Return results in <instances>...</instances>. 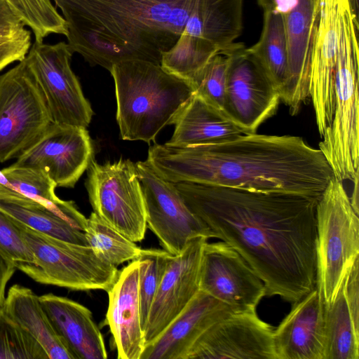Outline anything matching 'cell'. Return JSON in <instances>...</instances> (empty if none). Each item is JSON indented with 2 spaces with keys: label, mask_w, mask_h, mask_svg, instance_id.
Segmentation results:
<instances>
[{
  "label": "cell",
  "mask_w": 359,
  "mask_h": 359,
  "mask_svg": "<svg viewBox=\"0 0 359 359\" xmlns=\"http://www.w3.org/2000/svg\"><path fill=\"white\" fill-rule=\"evenodd\" d=\"M48 358L38 341L0 309V359Z\"/></svg>",
  "instance_id": "34"
},
{
  "label": "cell",
  "mask_w": 359,
  "mask_h": 359,
  "mask_svg": "<svg viewBox=\"0 0 359 359\" xmlns=\"http://www.w3.org/2000/svg\"><path fill=\"white\" fill-rule=\"evenodd\" d=\"M189 209L237 251L266 287L295 303L316 287L319 198L191 182L175 184Z\"/></svg>",
  "instance_id": "1"
},
{
  "label": "cell",
  "mask_w": 359,
  "mask_h": 359,
  "mask_svg": "<svg viewBox=\"0 0 359 359\" xmlns=\"http://www.w3.org/2000/svg\"><path fill=\"white\" fill-rule=\"evenodd\" d=\"M272 6L282 15L287 43V72L280 100L294 115L310 98L306 54L313 4L311 0H274Z\"/></svg>",
  "instance_id": "19"
},
{
  "label": "cell",
  "mask_w": 359,
  "mask_h": 359,
  "mask_svg": "<svg viewBox=\"0 0 359 359\" xmlns=\"http://www.w3.org/2000/svg\"><path fill=\"white\" fill-rule=\"evenodd\" d=\"M274 0H257L259 5L264 9L271 8Z\"/></svg>",
  "instance_id": "41"
},
{
  "label": "cell",
  "mask_w": 359,
  "mask_h": 359,
  "mask_svg": "<svg viewBox=\"0 0 359 359\" xmlns=\"http://www.w3.org/2000/svg\"><path fill=\"white\" fill-rule=\"evenodd\" d=\"M199 290L241 311L256 309L266 296L262 280L242 256L224 241L204 245Z\"/></svg>",
  "instance_id": "15"
},
{
  "label": "cell",
  "mask_w": 359,
  "mask_h": 359,
  "mask_svg": "<svg viewBox=\"0 0 359 359\" xmlns=\"http://www.w3.org/2000/svg\"><path fill=\"white\" fill-rule=\"evenodd\" d=\"M325 348L324 359H358L359 326L351 315L344 280L334 300L324 304Z\"/></svg>",
  "instance_id": "29"
},
{
  "label": "cell",
  "mask_w": 359,
  "mask_h": 359,
  "mask_svg": "<svg viewBox=\"0 0 359 359\" xmlns=\"http://www.w3.org/2000/svg\"><path fill=\"white\" fill-rule=\"evenodd\" d=\"M230 57L224 111L250 133L276 112L280 96L241 42L226 50Z\"/></svg>",
  "instance_id": "13"
},
{
  "label": "cell",
  "mask_w": 359,
  "mask_h": 359,
  "mask_svg": "<svg viewBox=\"0 0 359 359\" xmlns=\"http://www.w3.org/2000/svg\"><path fill=\"white\" fill-rule=\"evenodd\" d=\"M172 257L163 249L151 248L142 249L137 259L140 265L139 296L143 330L154 295Z\"/></svg>",
  "instance_id": "32"
},
{
  "label": "cell",
  "mask_w": 359,
  "mask_h": 359,
  "mask_svg": "<svg viewBox=\"0 0 359 359\" xmlns=\"http://www.w3.org/2000/svg\"><path fill=\"white\" fill-rule=\"evenodd\" d=\"M39 299L75 359L107 358L104 337L87 307L52 293L39 296Z\"/></svg>",
  "instance_id": "22"
},
{
  "label": "cell",
  "mask_w": 359,
  "mask_h": 359,
  "mask_svg": "<svg viewBox=\"0 0 359 359\" xmlns=\"http://www.w3.org/2000/svg\"><path fill=\"white\" fill-rule=\"evenodd\" d=\"M358 32V18L346 5L340 18L334 114L319 143L334 177L341 182L359 177Z\"/></svg>",
  "instance_id": "5"
},
{
  "label": "cell",
  "mask_w": 359,
  "mask_h": 359,
  "mask_svg": "<svg viewBox=\"0 0 359 359\" xmlns=\"http://www.w3.org/2000/svg\"><path fill=\"white\" fill-rule=\"evenodd\" d=\"M13 190L36 201L56 212L76 228L84 231L87 218L72 201L59 198L56 184L42 169L18 166L13 164L1 170Z\"/></svg>",
  "instance_id": "27"
},
{
  "label": "cell",
  "mask_w": 359,
  "mask_h": 359,
  "mask_svg": "<svg viewBox=\"0 0 359 359\" xmlns=\"http://www.w3.org/2000/svg\"><path fill=\"white\" fill-rule=\"evenodd\" d=\"M353 13L358 16V0H349Z\"/></svg>",
  "instance_id": "42"
},
{
  "label": "cell",
  "mask_w": 359,
  "mask_h": 359,
  "mask_svg": "<svg viewBox=\"0 0 359 359\" xmlns=\"http://www.w3.org/2000/svg\"><path fill=\"white\" fill-rule=\"evenodd\" d=\"M200 290L183 311L151 343L140 359H187L194 342L216 323L241 312Z\"/></svg>",
  "instance_id": "18"
},
{
  "label": "cell",
  "mask_w": 359,
  "mask_h": 359,
  "mask_svg": "<svg viewBox=\"0 0 359 359\" xmlns=\"http://www.w3.org/2000/svg\"><path fill=\"white\" fill-rule=\"evenodd\" d=\"M276 359H324V302L316 287L273 330Z\"/></svg>",
  "instance_id": "20"
},
{
  "label": "cell",
  "mask_w": 359,
  "mask_h": 359,
  "mask_svg": "<svg viewBox=\"0 0 359 359\" xmlns=\"http://www.w3.org/2000/svg\"><path fill=\"white\" fill-rule=\"evenodd\" d=\"M316 288L330 304L359 257V218L341 182L333 177L316 206Z\"/></svg>",
  "instance_id": "6"
},
{
  "label": "cell",
  "mask_w": 359,
  "mask_h": 359,
  "mask_svg": "<svg viewBox=\"0 0 359 359\" xmlns=\"http://www.w3.org/2000/svg\"><path fill=\"white\" fill-rule=\"evenodd\" d=\"M318 1V0H311V2H312L313 6H314V5H315V4L316 3V1Z\"/></svg>",
  "instance_id": "43"
},
{
  "label": "cell",
  "mask_w": 359,
  "mask_h": 359,
  "mask_svg": "<svg viewBox=\"0 0 359 359\" xmlns=\"http://www.w3.org/2000/svg\"><path fill=\"white\" fill-rule=\"evenodd\" d=\"M171 138L164 143L187 147L219 143L249 134L223 109L193 94L172 121Z\"/></svg>",
  "instance_id": "23"
},
{
  "label": "cell",
  "mask_w": 359,
  "mask_h": 359,
  "mask_svg": "<svg viewBox=\"0 0 359 359\" xmlns=\"http://www.w3.org/2000/svg\"><path fill=\"white\" fill-rule=\"evenodd\" d=\"M2 310L38 341L49 359H75L56 332L39 296L30 288L18 284L11 286Z\"/></svg>",
  "instance_id": "25"
},
{
  "label": "cell",
  "mask_w": 359,
  "mask_h": 359,
  "mask_svg": "<svg viewBox=\"0 0 359 359\" xmlns=\"http://www.w3.org/2000/svg\"><path fill=\"white\" fill-rule=\"evenodd\" d=\"M243 5V0H196L180 35L226 50L241 34Z\"/></svg>",
  "instance_id": "24"
},
{
  "label": "cell",
  "mask_w": 359,
  "mask_h": 359,
  "mask_svg": "<svg viewBox=\"0 0 359 359\" xmlns=\"http://www.w3.org/2000/svg\"><path fill=\"white\" fill-rule=\"evenodd\" d=\"M22 23L6 0H0V25Z\"/></svg>",
  "instance_id": "39"
},
{
  "label": "cell",
  "mask_w": 359,
  "mask_h": 359,
  "mask_svg": "<svg viewBox=\"0 0 359 359\" xmlns=\"http://www.w3.org/2000/svg\"><path fill=\"white\" fill-rule=\"evenodd\" d=\"M140 265L131 261L119 271L107 292L109 302L105 324L112 334L119 359H140L144 348L139 296Z\"/></svg>",
  "instance_id": "21"
},
{
  "label": "cell",
  "mask_w": 359,
  "mask_h": 359,
  "mask_svg": "<svg viewBox=\"0 0 359 359\" xmlns=\"http://www.w3.org/2000/svg\"><path fill=\"white\" fill-rule=\"evenodd\" d=\"M135 165L144 199L147 226L163 250L177 255L194 237L215 238L187 206L174 183L159 176L147 160Z\"/></svg>",
  "instance_id": "12"
},
{
  "label": "cell",
  "mask_w": 359,
  "mask_h": 359,
  "mask_svg": "<svg viewBox=\"0 0 359 359\" xmlns=\"http://www.w3.org/2000/svg\"><path fill=\"white\" fill-rule=\"evenodd\" d=\"M16 222L33 255L32 262L16 264V268L34 281L73 290L106 292L116 281L117 267L100 260L88 245L58 239Z\"/></svg>",
  "instance_id": "7"
},
{
  "label": "cell",
  "mask_w": 359,
  "mask_h": 359,
  "mask_svg": "<svg viewBox=\"0 0 359 359\" xmlns=\"http://www.w3.org/2000/svg\"><path fill=\"white\" fill-rule=\"evenodd\" d=\"M31 31L22 23L0 25V72L23 60L31 47Z\"/></svg>",
  "instance_id": "35"
},
{
  "label": "cell",
  "mask_w": 359,
  "mask_h": 359,
  "mask_svg": "<svg viewBox=\"0 0 359 359\" xmlns=\"http://www.w3.org/2000/svg\"><path fill=\"white\" fill-rule=\"evenodd\" d=\"M347 0H318L313 7L306 71L318 133L330 126L334 109V75L341 11Z\"/></svg>",
  "instance_id": "11"
},
{
  "label": "cell",
  "mask_w": 359,
  "mask_h": 359,
  "mask_svg": "<svg viewBox=\"0 0 359 359\" xmlns=\"http://www.w3.org/2000/svg\"><path fill=\"white\" fill-rule=\"evenodd\" d=\"M0 210L40 233L65 241L88 245L83 231L42 203L15 191L0 187Z\"/></svg>",
  "instance_id": "26"
},
{
  "label": "cell",
  "mask_w": 359,
  "mask_h": 359,
  "mask_svg": "<svg viewBox=\"0 0 359 359\" xmlns=\"http://www.w3.org/2000/svg\"><path fill=\"white\" fill-rule=\"evenodd\" d=\"M229 63L228 52L221 51L213 56L189 81L194 94L223 110Z\"/></svg>",
  "instance_id": "33"
},
{
  "label": "cell",
  "mask_w": 359,
  "mask_h": 359,
  "mask_svg": "<svg viewBox=\"0 0 359 359\" xmlns=\"http://www.w3.org/2000/svg\"><path fill=\"white\" fill-rule=\"evenodd\" d=\"M53 123L25 58L0 75V163L19 158Z\"/></svg>",
  "instance_id": "8"
},
{
  "label": "cell",
  "mask_w": 359,
  "mask_h": 359,
  "mask_svg": "<svg viewBox=\"0 0 359 359\" xmlns=\"http://www.w3.org/2000/svg\"><path fill=\"white\" fill-rule=\"evenodd\" d=\"M25 27H28L34 41L43 42L52 34H67V24L50 0H6Z\"/></svg>",
  "instance_id": "31"
},
{
  "label": "cell",
  "mask_w": 359,
  "mask_h": 359,
  "mask_svg": "<svg viewBox=\"0 0 359 359\" xmlns=\"http://www.w3.org/2000/svg\"><path fill=\"white\" fill-rule=\"evenodd\" d=\"M0 249L15 263L33 262L32 253L16 220L0 210Z\"/></svg>",
  "instance_id": "36"
},
{
  "label": "cell",
  "mask_w": 359,
  "mask_h": 359,
  "mask_svg": "<svg viewBox=\"0 0 359 359\" xmlns=\"http://www.w3.org/2000/svg\"><path fill=\"white\" fill-rule=\"evenodd\" d=\"M93 159L86 128L53 122L13 164L44 170L57 187L74 188Z\"/></svg>",
  "instance_id": "14"
},
{
  "label": "cell",
  "mask_w": 359,
  "mask_h": 359,
  "mask_svg": "<svg viewBox=\"0 0 359 359\" xmlns=\"http://www.w3.org/2000/svg\"><path fill=\"white\" fill-rule=\"evenodd\" d=\"M67 43L90 66L123 61L160 65L178 40L196 0H53Z\"/></svg>",
  "instance_id": "3"
},
{
  "label": "cell",
  "mask_w": 359,
  "mask_h": 359,
  "mask_svg": "<svg viewBox=\"0 0 359 359\" xmlns=\"http://www.w3.org/2000/svg\"><path fill=\"white\" fill-rule=\"evenodd\" d=\"M17 269L15 263L0 249V309L6 298V287Z\"/></svg>",
  "instance_id": "38"
},
{
  "label": "cell",
  "mask_w": 359,
  "mask_h": 359,
  "mask_svg": "<svg viewBox=\"0 0 359 359\" xmlns=\"http://www.w3.org/2000/svg\"><path fill=\"white\" fill-rule=\"evenodd\" d=\"M247 50L280 94L287 72V43L282 15L275 7L264 10L259 39Z\"/></svg>",
  "instance_id": "28"
},
{
  "label": "cell",
  "mask_w": 359,
  "mask_h": 359,
  "mask_svg": "<svg viewBox=\"0 0 359 359\" xmlns=\"http://www.w3.org/2000/svg\"><path fill=\"white\" fill-rule=\"evenodd\" d=\"M162 178L320 198L332 170L319 149L301 137L257 133L187 147L155 144L147 158Z\"/></svg>",
  "instance_id": "2"
},
{
  "label": "cell",
  "mask_w": 359,
  "mask_h": 359,
  "mask_svg": "<svg viewBox=\"0 0 359 359\" xmlns=\"http://www.w3.org/2000/svg\"><path fill=\"white\" fill-rule=\"evenodd\" d=\"M73 53L65 41H34L25 58L43 92L52 121L87 128L93 111L71 67Z\"/></svg>",
  "instance_id": "10"
},
{
  "label": "cell",
  "mask_w": 359,
  "mask_h": 359,
  "mask_svg": "<svg viewBox=\"0 0 359 359\" xmlns=\"http://www.w3.org/2000/svg\"><path fill=\"white\" fill-rule=\"evenodd\" d=\"M109 72L115 86L116 121L124 140L154 141L194 94L188 81L158 64L123 61Z\"/></svg>",
  "instance_id": "4"
},
{
  "label": "cell",
  "mask_w": 359,
  "mask_h": 359,
  "mask_svg": "<svg viewBox=\"0 0 359 359\" xmlns=\"http://www.w3.org/2000/svg\"><path fill=\"white\" fill-rule=\"evenodd\" d=\"M88 245L102 262L114 266L136 260L141 248L135 242L102 219L93 212L83 231Z\"/></svg>",
  "instance_id": "30"
},
{
  "label": "cell",
  "mask_w": 359,
  "mask_h": 359,
  "mask_svg": "<svg viewBox=\"0 0 359 359\" xmlns=\"http://www.w3.org/2000/svg\"><path fill=\"white\" fill-rule=\"evenodd\" d=\"M0 187H5L10 190H13L11 184L9 182V181L4 175L1 170H0Z\"/></svg>",
  "instance_id": "40"
},
{
  "label": "cell",
  "mask_w": 359,
  "mask_h": 359,
  "mask_svg": "<svg viewBox=\"0 0 359 359\" xmlns=\"http://www.w3.org/2000/svg\"><path fill=\"white\" fill-rule=\"evenodd\" d=\"M359 257L344 278V292L349 311L354 323L359 326Z\"/></svg>",
  "instance_id": "37"
},
{
  "label": "cell",
  "mask_w": 359,
  "mask_h": 359,
  "mask_svg": "<svg viewBox=\"0 0 359 359\" xmlns=\"http://www.w3.org/2000/svg\"><path fill=\"white\" fill-rule=\"evenodd\" d=\"M273 330L256 309L234 313L200 336L187 359H276Z\"/></svg>",
  "instance_id": "16"
},
{
  "label": "cell",
  "mask_w": 359,
  "mask_h": 359,
  "mask_svg": "<svg viewBox=\"0 0 359 359\" xmlns=\"http://www.w3.org/2000/svg\"><path fill=\"white\" fill-rule=\"evenodd\" d=\"M208 238L190 239L173 255L154 295L144 329V346L154 341L199 291L202 251Z\"/></svg>",
  "instance_id": "17"
},
{
  "label": "cell",
  "mask_w": 359,
  "mask_h": 359,
  "mask_svg": "<svg viewBox=\"0 0 359 359\" xmlns=\"http://www.w3.org/2000/svg\"><path fill=\"white\" fill-rule=\"evenodd\" d=\"M86 187L93 212L131 241L144 238L147 214L135 165L129 159L98 163L87 169Z\"/></svg>",
  "instance_id": "9"
}]
</instances>
